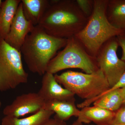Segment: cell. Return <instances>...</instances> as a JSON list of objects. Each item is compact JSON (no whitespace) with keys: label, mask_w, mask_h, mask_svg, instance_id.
Segmentation results:
<instances>
[{"label":"cell","mask_w":125,"mask_h":125,"mask_svg":"<svg viewBox=\"0 0 125 125\" xmlns=\"http://www.w3.org/2000/svg\"><path fill=\"white\" fill-rule=\"evenodd\" d=\"M39 25L48 34L68 39L83 29L88 19L81 10L76 0H52Z\"/></svg>","instance_id":"cell-1"},{"label":"cell","mask_w":125,"mask_h":125,"mask_svg":"<svg viewBox=\"0 0 125 125\" xmlns=\"http://www.w3.org/2000/svg\"><path fill=\"white\" fill-rule=\"evenodd\" d=\"M67 39L58 38L47 33L39 25L34 26L20 50L31 72L43 75L50 61L67 43Z\"/></svg>","instance_id":"cell-2"},{"label":"cell","mask_w":125,"mask_h":125,"mask_svg":"<svg viewBox=\"0 0 125 125\" xmlns=\"http://www.w3.org/2000/svg\"><path fill=\"white\" fill-rule=\"evenodd\" d=\"M108 1V0H94L92 15L84 28L75 36L89 54L94 58L106 42L124 32L108 21L106 15Z\"/></svg>","instance_id":"cell-3"},{"label":"cell","mask_w":125,"mask_h":125,"mask_svg":"<svg viewBox=\"0 0 125 125\" xmlns=\"http://www.w3.org/2000/svg\"><path fill=\"white\" fill-rule=\"evenodd\" d=\"M79 69L87 74L99 69L96 58L89 54L75 36L67 39L64 49L49 62L46 72L53 74L69 69Z\"/></svg>","instance_id":"cell-4"},{"label":"cell","mask_w":125,"mask_h":125,"mask_svg":"<svg viewBox=\"0 0 125 125\" xmlns=\"http://www.w3.org/2000/svg\"><path fill=\"white\" fill-rule=\"evenodd\" d=\"M54 76L60 84L84 100L94 98L110 88L99 69L91 74L68 71Z\"/></svg>","instance_id":"cell-5"},{"label":"cell","mask_w":125,"mask_h":125,"mask_svg":"<svg viewBox=\"0 0 125 125\" xmlns=\"http://www.w3.org/2000/svg\"><path fill=\"white\" fill-rule=\"evenodd\" d=\"M28 76L23 67L21 52L0 39V92L27 83Z\"/></svg>","instance_id":"cell-6"},{"label":"cell","mask_w":125,"mask_h":125,"mask_svg":"<svg viewBox=\"0 0 125 125\" xmlns=\"http://www.w3.org/2000/svg\"><path fill=\"white\" fill-rule=\"evenodd\" d=\"M119 44L116 37L109 39L102 46L96 57L99 69L102 72L110 88L118 82L125 71V62L117 54Z\"/></svg>","instance_id":"cell-7"},{"label":"cell","mask_w":125,"mask_h":125,"mask_svg":"<svg viewBox=\"0 0 125 125\" xmlns=\"http://www.w3.org/2000/svg\"><path fill=\"white\" fill-rule=\"evenodd\" d=\"M45 102L38 93H30L17 96L3 109L5 116L16 118L37 113L43 109Z\"/></svg>","instance_id":"cell-8"},{"label":"cell","mask_w":125,"mask_h":125,"mask_svg":"<svg viewBox=\"0 0 125 125\" xmlns=\"http://www.w3.org/2000/svg\"><path fill=\"white\" fill-rule=\"evenodd\" d=\"M33 25L25 17L21 2L11 25L10 32L4 39L12 47L20 52L28 34L33 30Z\"/></svg>","instance_id":"cell-9"},{"label":"cell","mask_w":125,"mask_h":125,"mask_svg":"<svg viewBox=\"0 0 125 125\" xmlns=\"http://www.w3.org/2000/svg\"><path fill=\"white\" fill-rule=\"evenodd\" d=\"M39 95L45 102L52 101H74L75 95L61 86L53 74L46 72L43 75Z\"/></svg>","instance_id":"cell-10"},{"label":"cell","mask_w":125,"mask_h":125,"mask_svg":"<svg viewBox=\"0 0 125 125\" xmlns=\"http://www.w3.org/2000/svg\"><path fill=\"white\" fill-rule=\"evenodd\" d=\"M115 113L99 107L89 106L81 109L77 120L83 123L93 122L97 125H111Z\"/></svg>","instance_id":"cell-11"},{"label":"cell","mask_w":125,"mask_h":125,"mask_svg":"<svg viewBox=\"0 0 125 125\" xmlns=\"http://www.w3.org/2000/svg\"><path fill=\"white\" fill-rule=\"evenodd\" d=\"M23 13L34 26L38 25L50 5L48 0H22Z\"/></svg>","instance_id":"cell-12"},{"label":"cell","mask_w":125,"mask_h":125,"mask_svg":"<svg viewBox=\"0 0 125 125\" xmlns=\"http://www.w3.org/2000/svg\"><path fill=\"white\" fill-rule=\"evenodd\" d=\"M21 0H6L0 6V39L9 34Z\"/></svg>","instance_id":"cell-13"},{"label":"cell","mask_w":125,"mask_h":125,"mask_svg":"<svg viewBox=\"0 0 125 125\" xmlns=\"http://www.w3.org/2000/svg\"><path fill=\"white\" fill-rule=\"evenodd\" d=\"M74 101H52L45 102L43 109L56 113L55 116L61 120H69L72 116L78 117L80 110Z\"/></svg>","instance_id":"cell-14"},{"label":"cell","mask_w":125,"mask_h":125,"mask_svg":"<svg viewBox=\"0 0 125 125\" xmlns=\"http://www.w3.org/2000/svg\"><path fill=\"white\" fill-rule=\"evenodd\" d=\"M106 15L112 25L125 33V0H108Z\"/></svg>","instance_id":"cell-15"},{"label":"cell","mask_w":125,"mask_h":125,"mask_svg":"<svg viewBox=\"0 0 125 125\" xmlns=\"http://www.w3.org/2000/svg\"><path fill=\"white\" fill-rule=\"evenodd\" d=\"M54 113L52 111L42 109L24 118L5 116L1 120V125H41L51 118Z\"/></svg>","instance_id":"cell-16"},{"label":"cell","mask_w":125,"mask_h":125,"mask_svg":"<svg viewBox=\"0 0 125 125\" xmlns=\"http://www.w3.org/2000/svg\"><path fill=\"white\" fill-rule=\"evenodd\" d=\"M93 104L94 106L115 112L121 108L123 104V102L118 89L103 96L94 102Z\"/></svg>","instance_id":"cell-17"},{"label":"cell","mask_w":125,"mask_h":125,"mask_svg":"<svg viewBox=\"0 0 125 125\" xmlns=\"http://www.w3.org/2000/svg\"><path fill=\"white\" fill-rule=\"evenodd\" d=\"M76 1L81 10L89 19L93 11L94 0H76Z\"/></svg>","instance_id":"cell-18"},{"label":"cell","mask_w":125,"mask_h":125,"mask_svg":"<svg viewBox=\"0 0 125 125\" xmlns=\"http://www.w3.org/2000/svg\"><path fill=\"white\" fill-rule=\"evenodd\" d=\"M111 125H125V106L116 112Z\"/></svg>","instance_id":"cell-19"},{"label":"cell","mask_w":125,"mask_h":125,"mask_svg":"<svg viewBox=\"0 0 125 125\" xmlns=\"http://www.w3.org/2000/svg\"><path fill=\"white\" fill-rule=\"evenodd\" d=\"M125 87V71L123 73L118 82L114 86L111 87L110 88L103 93L102 94V96H105L106 94L109 93L110 92H113L116 90L120 89Z\"/></svg>","instance_id":"cell-20"},{"label":"cell","mask_w":125,"mask_h":125,"mask_svg":"<svg viewBox=\"0 0 125 125\" xmlns=\"http://www.w3.org/2000/svg\"><path fill=\"white\" fill-rule=\"evenodd\" d=\"M119 46L122 49V56L121 60L125 62V33L123 32L117 36Z\"/></svg>","instance_id":"cell-21"},{"label":"cell","mask_w":125,"mask_h":125,"mask_svg":"<svg viewBox=\"0 0 125 125\" xmlns=\"http://www.w3.org/2000/svg\"><path fill=\"white\" fill-rule=\"evenodd\" d=\"M41 125H67L64 121L61 120L55 115L53 118H50Z\"/></svg>","instance_id":"cell-22"},{"label":"cell","mask_w":125,"mask_h":125,"mask_svg":"<svg viewBox=\"0 0 125 125\" xmlns=\"http://www.w3.org/2000/svg\"><path fill=\"white\" fill-rule=\"evenodd\" d=\"M119 91L123 99V104L125 105V87L119 89Z\"/></svg>","instance_id":"cell-23"},{"label":"cell","mask_w":125,"mask_h":125,"mask_svg":"<svg viewBox=\"0 0 125 125\" xmlns=\"http://www.w3.org/2000/svg\"><path fill=\"white\" fill-rule=\"evenodd\" d=\"M84 125L83 123L82 122H81L79 121L78 120H76V121H75L71 125Z\"/></svg>","instance_id":"cell-24"},{"label":"cell","mask_w":125,"mask_h":125,"mask_svg":"<svg viewBox=\"0 0 125 125\" xmlns=\"http://www.w3.org/2000/svg\"><path fill=\"white\" fill-rule=\"evenodd\" d=\"M1 102L0 101V109L1 107Z\"/></svg>","instance_id":"cell-25"},{"label":"cell","mask_w":125,"mask_h":125,"mask_svg":"<svg viewBox=\"0 0 125 125\" xmlns=\"http://www.w3.org/2000/svg\"><path fill=\"white\" fill-rule=\"evenodd\" d=\"M2 1L1 0H0V6L1 5V3H2Z\"/></svg>","instance_id":"cell-26"},{"label":"cell","mask_w":125,"mask_h":125,"mask_svg":"<svg viewBox=\"0 0 125 125\" xmlns=\"http://www.w3.org/2000/svg\"></svg>","instance_id":"cell-27"}]
</instances>
